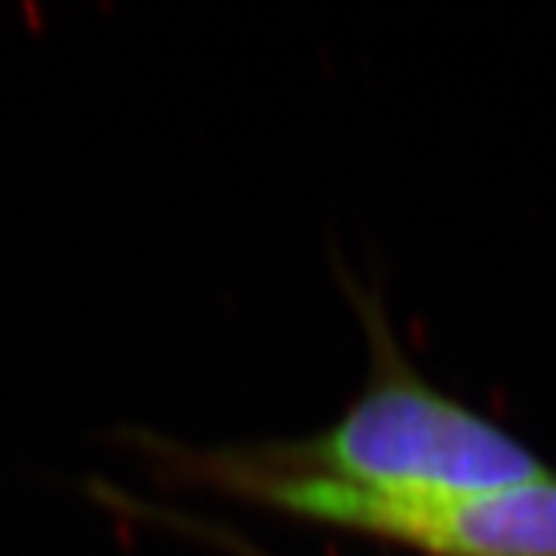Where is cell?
Segmentation results:
<instances>
[{"mask_svg": "<svg viewBox=\"0 0 556 556\" xmlns=\"http://www.w3.org/2000/svg\"><path fill=\"white\" fill-rule=\"evenodd\" d=\"M167 489H211L285 517L378 538L427 556H556V473L460 497H383L276 467L251 445H189L146 427L118 430Z\"/></svg>", "mask_w": 556, "mask_h": 556, "instance_id": "6da1fadb", "label": "cell"}, {"mask_svg": "<svg viewBox=\"0 0 556 556\" xmlns=\"http://www.w3.org/2000/svg\"><path fill=\"white\" fill-rule=\"evenodd\" d=\"M365 321L375 358L365 390L316 437L254 442V455L383 497L479 495L554 473L526 442L420 378L375 313Z\"/></svg>", "mask_w": 556, "mask_h": 556, "instance_id": "7a4b0ae2", "label": "cell"}]
</instances>
